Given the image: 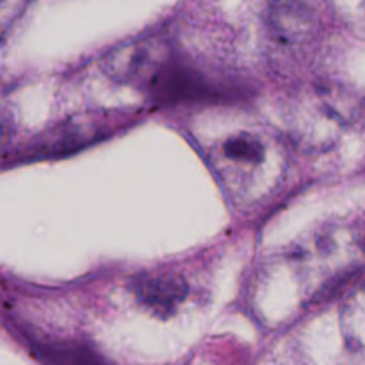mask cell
Here are the masks:
<instances>
[{
	"label": "cell",
	"instance_id": "1",
	"mask_svg": "<svg viewBox=\"0 0 365 365\" xmlns=\"http://www.w3.org/2000/svg\"><path fill=\"white\" fill-rule=\"evenodd\" d=\"M271 153L269 138L255 128H241L210 146V164L239 203H252L264 198L277 180Z\"/></svg>",
	"mask_w": 365,
	"mask_h": 365
},
{
	"label": "cell",
	"instance_id": "2",
	"mask_svg": "<svg viewBox=\"0 0 365 365\" xmlns=\"http://www.w3.org/2000/svg\"><path fill=\"white\" fill-rule=\"evenodd\" d=\"M31 0H0V39L7 34L14 21L20 18Z\"/></svg>",
	"mask_w": 365,
	"mask_h": 365
},
{
	"label": "cell",
	"instance_id": "3",
	"mask_svg": "<svg viewBox=\"0 0 365 365\" xmlns=\"http://www.w3.org/2000/svg\"><path fill=\"white\" fill-rule=\"evenodd\" d=\"M334 4L349 24L365 31V0H334Z\"/></svg>",
	"mask_w": 365,
	"mask_h": 365
},
{
	"label": "cell",
	"instance_id": "4",
	"mask_svg": "<svg viewBox=\"0 0 365 365\" xmlns=\"http://www.w3.org/2000/svg\"><path fill=\"white\" fill-rule=\"evenodd\" d=\"M11 139V118L9 110H7L6 103L0 98V155L6 150L7 143Z\"/></svg>",
	"mask_w": 365,
	"mask_h": 365
}]
</instances>
